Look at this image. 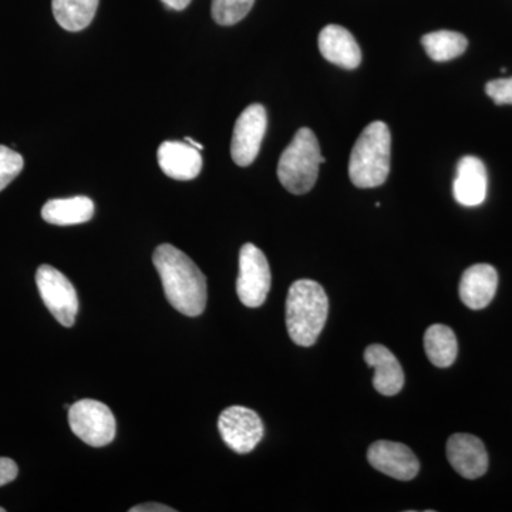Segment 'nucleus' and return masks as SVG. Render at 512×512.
Wrapping results in <instances>:
<instances>
[{
	"mask_svg": "<svg viewBox=\"0 0 512 512\" xmlns=\"http://www.w3.org/2000/svg\"><path fill=\"white\" fill-rule=\"evenodd\" d=\"M218 430L222 440L238 454L251 453L264 437L261 417L248 407L232 406L221 413Z\"/></svg>",
	"mask_w": 512,
	"mask_h": 512,
	"instance_id": "obj_8",
	"label": "nucleus"
},
{
	"mask_svg": "<svg viewBox=\"0 0 512 512\" xmlns=\"http://www.w3.org/2000/svg\"><path fill=\"white\" fill-rule=\"evenodd\" d=\"M254 3L255 0H212V19L221 26L237 25L248 15Z\"/></svg>",
	"mask_w": 512,
	"mask_h": 512,
	"instance_id": "obj_21",
	"label": "nucleus"
},
{
	"mask_svg": "<svg viewBox=\"0 0 512 512\" xmlns=\"http://www.w3.org/2000/svg\"><path fill=\"white\" fill-rule=\"evenodd\" d=\"M36 285L46 308L60 325L72 328L79 312V298L72 282L50 265H40Z\"/></svg>",
	"mask_w": 512,
	"mask_h": 512,
	"instance_id": "obj_7",
	"label": "nucleus"
},
{
	"mask_svg": "<svg viewBox=\"0 0 512 512\" xmlns=\"http://www.w3.org/2000/svg\"><path fill=\"white\" fill-rule=\"evenodd\" d=\"M451 467L467 480H477L488 470V454L483 441L471 434H454L447 441Z\"/></svg>",
	"mask_w": 512,
	"mask_h": 512,
	"instance_id": "obj_11",
	"label": "nucleus"
},
{
	"mask_svg": "<svg viewBox=\"0 0 512 512\" xmlns=\"http://www.w3.org/2000/svg\"><path fill=\"white\" fill-rule=\"evenodd\" d=\"M158 164L167 177L190 181L202 170L200 150L181 141H164L157 151Z\"/></svg>",
	"mask_w": 512,
	"mask_h": 512,
	"instance_id": "obj_13",
	"label": "nucleus"
},
{
	"mask_svg": "<svg viewBox=\"0 0 512 512\" xmlns=\"http://www.w3.org/2000/svg\"><path fill=\"white\" fill-rule=\"evenodd\" d=\"M268 127V116L262 104H251L242 111L234 127L231 156L239 167H248L254 163L261 150L262 140Z\"/></svg>",
	"mask_w": 512,
	"mask_h": 512,
	"instance_id": "obj_9",
	"label": "nucleus"
},
{
	"mask_svg": "<svg viewBox=\"0 0 512 512\" xmlns=\"http://www.w3.org/2000/svg\"><path fill=\"white\" fill-rule=\"evenodd\" d=\"M94 204L89 197L59 198L47 201L42 208V218L49 224L67 227V225L84 224L92 220Z\"/></svg>",
	"mask_w": 512,
	"mask_h": 512,
	"instance_id": "obj_17",
	"label": "nucleus"
},
{
	"mask_svg": "<svg viewBox=\"0 0 512 512\" xmlns=\"http://www.w3.org/2000/svg\"><path fill=\"white\" fill-rule=\"evenodd\" d=\"M367 460L380 473L400 481L413 480L420 471L416 454L404 444L394 441H376L367 451Z\"/></svg>",
	"mask_w": 512,
	"mask_h": 512,
	"instance_id": "obj_10",
	"label": "nucleus"
},
{
	"mask_svg": "<svg viewBox=\"0 0 512 512\" xmlns=\"http://www.w3.org/2000/svg\"><path fill=\"white\" fill-rule=\"evenodd\" d=\"M487 190L488 175L483 161L474 156L461 158L453 184V194L458 204L478 207L487 198Z\"/></svg>",
	"mask_w": 512,
	"mask_h": 512,
	"instance_id": "obj_12",
	"label": "nucleus"
},
{
	"mask_svg": "<svg viewBox=\"0 0 512 512\" xmlns=\"http://www.w3.org/2000/svg\"><path fill=\"white\" fill-rule=\"evenodd\" d=\"M5 508L0 507V512H5Z\"/></svg>",
	"mask_w": 512,
	"mask_h": 512,
	"instance_id": "obj_28",
	"label": "nucleus"
},
{
	"mask_svg": "<svg viewBox=\"0 0 512 512\" xmlns=\"http://www.w3.org/2000/svg\"><path fill=\"white\" fill-rule=\"evenodd\" d=\"M329 299L325 289L311 279L292 284L286 299V328L298 346L315 345L328 319Z\"/></svg>",
	"mask_w": 512,
	"mask_h": 512,
	"instance_id": "obj_2",
	"label": "nucleus"
},
{
	"mask_svg": "<svg viewBox=\"0 0 512 512\" xmlns=\"http://www.w3.org/2000/svg\"><path fill=\"white\" fill-rule=\"evenodd\" d=\"M163 3L167 8L173 10H184L190 5L191 0H163Z\"/></svg>",
	"mask_w": 512,
	"mask_h": 512,
	"instance_id": "obj_26",
	"label": "nucleus"
},
{
	"mask_svg": "<svg viewBox=\"0 0 512 512\" xmlns=\"http://www.w3.org/2000/svg\"><path fill=\"white\" fill-rule=\"evenodd\" d=\"M18 474V464L12 458L0 457V487L15 481Z\"/></svg>",
	"mask_w": 512,
	"mask_h": 512,
	"instance_id": "obj_24",
	"label": "nucleus"
},
{
	"mask_svg": "<svg viewBox=\"0 0 512 512\" xmlns=\"http://www.w3.org/2000/svg\"><path fill=\"white\" fill-rule=\"evenodd\" d=\"M325 161L315 133L311 128L303 127L279 158V181L292 194H306L316 184L319 165Z\"/></svg>",
	"mask_w": 512,
	"mask_h": 512,
	"instance_id": "obj_4",
	"label": "nucleus"
},
{
	"mask_svg": "<svg viewBox=\"0 0 512 512\" xmlns=\"http://www.w3.org/2000/svg\"><path fill=\"white\" fill-rule=\"evenodd\" d=\"M130 512H174V508L168 507V505L158 503H147L136 505V507L130 508Z\"/></svg>",
	"mask_w": 512,
	"mask_h": 512,
	"instance_id": "obj_25",
	"label": "nucleus"
},
{
	"mask_svg": "<svg viewBox=\"0 0 512 512\" xmlns=\"http://www.w3.org/2000/svg\"><path fill=\"white\" fill-rule=\"evenodd\" d=\"M424 350L434 366L450 367L457 359L456 333L446 325H431L424 335Z\"/></svg>",
	"mask_w": 512,
	"mask_h": 512,
	"instance_id": "obj_18",
	"label": "nucleus"
},
{
	"mask_svg": "<svg viewBox=\"0 0 512 512\" xmlns=\"http://www.w3.org/2000/svg\"><path fill=\"white\" fill-rule=\"evenodd\" d=\"M485 92L498 106L512 104V77L510 79L491 80L485 86Z\"/></svg>",
	"mask_w": 512,
	"mask_h": 512,
	"instance_id": "obj_23",
	"label": "nucleus"
},
{
	"mask_svg": "<svg viewBox=\"0 0 512 512\" xmlns=\"http://www.w3.org/2000/svg\"><path fill=\"white\" fill-rule=\"evenodd\" d=\"M153 262L170 305L185 316H200L207 306V279L190 256L163 244L154 251Z\"/></svg>",
	"mask_w": 512,
	"mask_h": 512,
	"instance_id": "obj_1",
	"label": "nucleus"
},
{
	"mask_svg": "<svg viewBox=\"0 0 512 512\" xmlns=\"http://www.w3.org/2000/svg\"><path fill=\"white\" fill-rule=\"evenodd\" d=\"M421 45L434 62H450L467 50V37L451 30L427 33L421 37Z\"/></svg>",
	"mask_w": 512,
	"mask_h": 512,
	"instance_id": "obj_20",
	"label": "nucleus"
},
{
	"mask_svg": "<svg viewBox=\"0 0 512 512\" xmlns=\"http://www.w3.org/2000/svg\"><path fill=\"white\" fill-rule=\"evenodd\" d=\"M23 167L25 161L19 153L12 148L0 146V191L5 190L22 173Z\"/></svg>",
	"mask_w": 512,
	"mask_h": 512,
	"instance_id": "obj_22",
	"label": "nucleus"
},
{
	"mask_svg": "<svg viewBox=\"0 0 512 512\" xmlns=\"http://www.w3.org/2000/svg\"><path fill=\"white\" fill-rule=\"evenodd\" d=\"M70 429L84 443L104 447L116 437V419L106 404L93 399L79 400L69 409Z\"/></svg>",
	"mask_w": 512,
	"mask_h": 512,
	"instance_id": "obj_5",
	"label": "nucleus"
},
{
	"mask_svg": "<svg viewBox=\"0 0 512 512\" xmlns=\"http://www.w3.org/2000/svg\"><path fill=\"white\" fill-rule=\"evenodd\" d=\"M498 274L494 266L477 264L466 269L460 282V298L473 311L487 308L497 292Z\"/></svg>",
	"mask_w": 512,
	"mask_h": 512,
	"instance_id": "obj_15",
	"label": "nucleus"
},
{
	"mask_svg": "<svg viewBox=\"0 0 512 512\" xmlns=\"http://www.w3.org/2000/svg\"><path fill=\"white\" fill-rule=\"evenodd\" d=\"M271 268L261 249L245 244L239 252L237 293L239 301L248 308L264 305L271 291Z\"/></svg>",
	"mask_w": 512,
	"mask_h": 512,
	"instance_id": "obj_6",
	"label": "nucleus"
},
{
	"mask_svg": "<svg viewBox=\"0 0 512 512\" xmlns=\"http://www.w3.org/2000/svg\"><path fill=\"white\" fill-rule=\"evenodd\" d=\"M367 365L375 372L373 386L383 396H396L404 386V372L397 357L382 345H370L365 350Z\"/></svg>",
	"mask_w": 512,
	"mask_h": 512,
	"instance_id": "obj_16",
	"label": "nucleus"
},
{
	"mask_svg": "<svg viewBox=\"0 0 512 512\" xmlns=\"http://www.w3.org/2000/svg\"><path fill=\"white\" fill-rule=\"evenodd\" d=\"M185 143L190 144V146L197 148V150H200V151L202 150V148H204V146H202V144L197 143V141L192 140V138H190V137L185 138Z\"/></svg>",
	"mask_w": 512,
	"mask_h": 512,
	"instance_id": "obj_27",
	"label": "nucleus"
},
{
	"mask_svg": "<svg viewBox=\"0 0 512 512\" xmlns=\"http://www.w3.org/2000/svg\"><path fill=\"white\" fill-rule=\"evenodd\" d=\"M318 45L322 56L342 69H357L362 63V52L355 37L342 26L328 25L323 28Z\"/></svg>",
	"mask_w": 512,
	"mask_h": 512,
	"instance_id": "obj_14",
	"label": "nucleus"
},
{
	"mask_svg": "<svg viewBox=\"0 0 512 512\" xmlns=\"http://www.w3.org/2000/svg\"><path fill=\"white\" fill-rule=\"evenodd\" d=\"M100 0H52L53 16L64 30L80 32L93 22Z\"/></svg>",
	"mask_w": 512,
	"mask_h": 512,
	"instance_id": "obj_19",
	"label": "nucleus"
},
{
	"mask_svg": "<svg viewBox=\"0 0 512 512\" xmlns=\"http://www.w3.org/2000/svg\"><path fill=\"white\" fill-rule=\"evenodd\" d=\"M392 136L383 121L369 124L357 138L349 161V177L357 188L380 187L390 173Z\"/></svg>",
	"mask_w": 512,
	"mask_h": 512,
	"instance_id": "obj_3",
	"label": "nucleus"
}]
</instances>
